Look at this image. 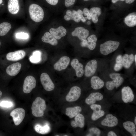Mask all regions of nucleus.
<instances>
[{
  "label": "nucleus",
  "mask_w": 136,
  "mask_h": 136,
  "mask_svg": "<svg viewBox=\"0 0 136 136\" xmlns=\"http://www.w3.org/2000/svg\"><path fill=\"white\" fill-rule=\"evenodd\" d=\"M46 108L44 100L41 97H37L33 103L32 105V113L35 117H42L44 115V112Z\"/></svg>",
  "instance_id": "f257e3e1"
},
{
  "label": "nucleus",
  "mask_w": 136,
  "mask_h": 136,
  "mask_svg": "<svg viewBox=\"0 0 136 136\" xmlns=\"http://www.w3.org/2000/svg\"><path fill=\"white\" fill-rule=\"evenodd\" d=\"M29 12L31 19L34 21L39 22L43 20L44 11L38 5L35 4L31 5L29 7Z\"/></svg>",
  "instance_id": "f03ea898"
},
{
  "label": "nucleus",
  "mask_w": 136,
  "mask_h": 136,
  "mask_svg": "<svg viewBox=\"0 0 136 136\" xmlns=\"http://www.w3.org/2000/svg\"><path fill=\"white\" fill-rule=\"evenodd\" d=\"M120 44L119 42L117 41L112 40L106 41L100 45V52L104 55H107L116 50Z\"/></svg>",
  "instance_id": "7ed1b4c3"
},
{
  "label": "nucleus",
  "mask_w": 136,
  "mask_h": 136,
  "mask_svg": "<svg viewBox=\"0 0 136 136\" xmlns=\"http://www.w3.org/2000/svg\"><path fill=\"white\" fill-rule=\"evenodd\" d=\"M25 113V110L21 108H16L11 112L10 115L12 117L15 125H18L21 123L24 118Z\"/></svg>",
  "instance_id": "20e7f679"
},
{
  "label": "nucleus",
  "mask_w": 136,
  "mask_h": 136,
  "mask_svg": "<svg viewBox=\"0 0 136 136\" xmlns=\"http://www.w3.org/2000/svg\"><path fill=\"white\" fill-rule=\"evenodd\" d=\"M40 80L44 89L47 91H51L55 88V85L49 75L45 73L41 75Z\"/></svg>",
  "instance_id": "39448f33"
},
{
  "label": "nucleus",
  "mask_w": 136,
  "mask_h": 136,
  "mask_svg": "<svg viewBox=\"0 0 136 136\" xmlns=\"http://www.w3.org/2000/svg\"><path fill=\"white\" fill-rule=\"evenodd\" d=\"M36 81L35 78L31 76H28L25 78L24 81L23 90L25 93H30L35 87Z\"/></svg>",
  "instance_id": "423d86ee"
},
{
  "label": "nucleus",
  "mask_w": 136,
  "mask_h": 136,
  "mask_svg": "<svg viewBox=\"0 0 136 136\" xmlns=\"http://www.w3.org/2000/svg\"><path fill=\"white\" fill-rule=\"evenodd\" d=\"M81 90L77 86L71 87L66 97V100L69 102L75 101L77 100L81 94Z\"/></svg>",
  "instance_id": "0eeeda50"
},
{
  "label": "nucleus",
  "mask_w": 136,
  "mask_h": 136,
  "mask_svg": "<svg viewBox=\"0 0 136 136\" xmlns=\"http://www.w3.org/2000/svg\"><path fill=\"white\" fill-rule=\"evenodd\" d=\"M97 38L96 36L92 34L89 36L87 39H84L80 43L81 46L82 47H87L91 50L95 48Z\"/></svg>",
  "instance_id": "6e6552de"
},
{
  "label": "nucleus",
  "mask_w": 136,
  "mask_h": 136,
  "mask_svg": "<svg viewBox=\"0 0 136 136\" xmlns=\"http://www.w3.org/2000/svg\"><path fill=\"white\" fill-rule=\"evenodd\" d=\"M122 98L123 101L125 103L131 102L134 98V96L131 88L128 86L123 87L121 91Z\"/></svg>",
  "instance_id": "1a4fd4ad"
},
{
  "label": "nucleus",
  "mask_w": 136,
  "mask_h": 136,
  "mask_svg": "<svg viewBox=\"0 0 136 136\" xmlns=\"http://www.w3.org/2000/svg\"><path fill=\"white\" fill-rule=\"evenodd\" d=\"M97 67V63L95 59L89 61L86 64L84 73L85 76L90 77L93 75L95 73Z\"/></svg>",
  "instance_id": "9d476101"
},
{
  "label": "nucleus",
  "mask_w": 136,
  "mask_h": 136,
  "mask_svg": "<svg viewBox=\"0 0 136 136\" xmlns=\"http://www.w3.org/2000/svg\"><path fill=\"white\" fill-rule=\"evenodd\" d=\"M118 123L117 118L112 114H108L101 122V124L104 126L113 127L117 125Z\"/></svg>",
  "instance_id": "9b49d317"
},
{
  "label": "nucleus",
  "mask_w": 136,
  "mask_h": 136,
  "mask_svg": "<svg viewBox=\"0 0 136 136\" xmlns=\"http://www.w3.org/2000/svg\"><path fill=\"white\" fill-rule=\"evenodd\" d=\"M25 52L20 50L7 53L6 58L7 60L11 61H16L23 59L25 56Z\"/></svg>",
  "instance_id": "f8f14e48"
},
{
  "label": "nucleus",
  "mask_w": 136,
  "mask_h": 136,
  "mask_svg": "<svg viewBox=\"0 0 136 136\" xmlns=\"http://www.w3.org/2000/svg\"><path fill=\"white\" fill-rule=\"evenodd\" d=\"M73 36L77 37L82 41L86 39L89 35V31L84 28L79 27H77L71 33Z\"/></svg>",
  "instance_id": "ddd939ff"
},
{
  "label": "nucleus",
  "mask_w": 136,
  "mask_h": 136,
  "mask_svg": "<svg viewBox=\"0 0 136 136\" xmlns=\"http://www.w3.org/2000/svg\"><path fill=\"white\" fill-rule=\"evenodd\" d=\"M112 81H108L106 83V87L109 90H113L115 87L117 88L123 83L124 81L123 78L121 76L116 77Z\"/></svg>",
  "instance_id": "4468645a"
},
{
  "label": "nucleus",
  "mask_w": 136,
  "mask_h": 136,
  "mask_svg": "<svg viewBox=\"0 0 136 136\" xmlns=\"http://www.w3.org/2000/svg\"><path fill=\"white\" fill-rule=\"evenodd\" d=\"M70 60L68 56H65L61 57L54 65L56 70L60 71L66 69L70 63Z\"/></svg>",
  "instance_id": "2eb2a0df"
},
{
  "label": "nucleus",
  "mask_w": 136,
  "mask_h": 136,
  "mask_svg": "<svg viewBox=\"0 0 136 136\" xmlns=\"http://www.w3.org/2000/svg\"><path fill=\"white\" fill-rule=\"evenodd\" d=\"M72 67L75 70L76 75L79 78L81 77L84 74L83 66L79 63L78 59H73L71 62Z\"/></svg>",
  "instance_id": "dca6fc26"
},
{
  "label": "nucleus",
  "mask_w": 136,
  "mask_h": 136,
  "mask_svg": "<svg viewBox=\"0 0 136 136\" xmlns=\"http://www.w3.org/2000/svg\"><path fill=\"white\" fill-rule=\"evenodd\" d=\"M50 33L57 40H59L64 36L67 33L66 29L63 26H60L57 28H52L49 30Z\"/></svg>",
  "instance_id": "f3484780"
},
{
  "label": "nucleus",
  "mask_w": 136,
  "mask_h": 136,
  "mask_svg": "<svg viewBox=\"0 0 136 136\" xmlns=\"http://www.w3.org/2000/svg\"><path fill=\"white\" fill-rule=\"evenodd\" d=\"M103 98L102 94L99 92L91 93L86 99L85 102L88 105L95 104L96 101L102 100Z\"/></svg>",
  "instance_id": "a211bd4d"
},
{
  "label": "nucleus",
  "mask_w": 136,
  "mask_h": 136,
  "mask_svg": "<svg viewBox=\"0 0 136 136\" xmlns=\"http://www.w3.org/2000/svg\"><path fill=\"white\" fill-rule=\"evenodd\" d=\"M21 67V65L19 62L13 64L7 68V73L11 76H14L17 75L19 72Z\"/></svg>",
  "instance_id": "6ab92c4d"
},
{
  "label": "nucleus",
  "mask_w": 136,
  "mask_h": 136,
  "mask_svg": "<svg viewBox=\"0 0 136 136\" xmlns=\"http://www.w3.org/2000/svg\"><path fill=\"white\" fill-rule=\"evenodd\" d=\"M74 121L71 122V126L74 128L79 127L83 128L85 124V118L84 116L79 113L76 115L74 118Z\"/></svg>",
  "instance_id": "aec40b11"
},
{
  "label": "nucleus",
  "mask_w": 136,
  "mask_h": 136,
  "mask_svg": "<svg viewBox=\"0 0 136 136\" xmlns=\"http://www.w3.org/2000/svg\"><path fill=\"white\" fill-rule=\"evenodd\" d=\"M91 87L94 89L98 90L101 89L104 86V82L99 77L94 76H92L90 80Z\"/></svg>",
  "instance_id": "412c9836"
},
{
  "label": "nucleus",
  "mask_w": 136,
  "mask_h": 136,
  "mask_svg": "<svg viewBox=\"0 0 136 136\" xmlns=\"http://www.w3.org/2000/svg\"><path fill=\"white\" fill-rule=\"evenodd\" d=\"M7 7L10 13L13 14H17L20 9L18 0H9Z\"/></svg>",
  "instance_id": "4be33fe9"
},
{
  "label": "nucleus",
  "mask_w": 136,
  "mask_h": 136,
  "mask_svg": "<svg viewBox=\"0 0 136 136\" xmlns=\"http://www.w3.org/2000/svg\"><path fill=\"white\" fill-rule=\"evenodd\" d=\"M41 40L43 42L49 43L53 46H56L58 43L57 39L50 33L48 32L44 34L41 38Z\"/></svg>",
  "instance_id": "5701e85b"
},
{
  "label": "nucleus",
  "mask_w": 136,
  "mask_h": 136,
  "mask_svg": "<svg viewBox=\"0 0 136 136\" xmlns=\"http://www.w3.org/2000/svg\"><path fill=\"white\" fill-rule=\"evenodd\" d=\"M124 22L128 26L133 27L136 25V13L133 12L128 14L125 18Z\"/></svg>",
  "instance_id": "b1692460"
},
{
  "label": "nucleus",
  "mask_w": 136,
  "mask_h": 136,
  "mask_svg": "<svg viewBox=\"0 0 136 136\" xmlns=\"http://www.w3.org/2000/svg\"><path fill=\"white\" fill-rule=\"evenodd\" d=\"M134 61V56L132 54H125L123 56V66L125 69L129 68Z\"/></svg>",
  "instance_id": "393cba45"
},
{
  "label": "nucleus",
  "mask_w": 136,
  "mask_h": 136,
  "mask_svg": "<svg viewBox=\"0 0 136 136\" xmlns=\"http://www.w3.org/2000/svg\"><path fill=\"white\" fill-rule=\"evenodd\" d=\"M91 19L94 23H97L98 21V17L101 13V9L99 7H93L89 10Z\"/></svg>",
  "instance_id": "a878e982"
},
{
  "label": "nucleus",
  "mask_w": 136,
  "mask_h": 136,
  "mask_svg": "<svg viewBox=\"0 0 136 136\" xmlns=\"http://www.w3.org/2000/svg\"><path fill=\"white\" fill-rule=\"evenodd\" d=\"M66 115L70 118L75 117L81 111V107L78 106L72 107H68L66 109Z\"/></svg>",
  "instance_id": "bb28decb"
},
{
  "label": "nucleus",
  "mask_w": 136,
  "mask_h": 136,
  "mask_svg": "<svg viewBox=\"0 0 136 136\" xmlns=\"http://www.w3.org/2000/svg\"><path fill=\"white\" fill-rule=\"evenodd\" d=\"M123 126L124 129L132 136H136V125L133 122L127 121L124 122Z\"/></svg>",
  "instance_id": "cd10ccee"
},
{
  "label": "nucleus",
  "mask_w": 136,
  "mask_h": 136,
  "mask_svg": "<svg viewBox=\"0 0 136 136\" xmlns=\"http://www.w3.org/2000/svg\"><path fill=\"white\" fill-rule=\"evenodd\" d=\"M34 128L36 132L42 134H47L50 131V128L48 124L44 126H42L39 124H37L34 126Z\"/></svg>",
  "instance_id": "c85d7f7f"
},
{
  "label": "nucleus",
  "mask_w": 136,
  "mask_h": 136,
  "mask_svg": "<svg viewBox=\"0 0 136 136\" xmlns=\"http://www.w3.org/2000/svg\"><path fill=\"white\" fill-rule=\"evenodd\" d=\"M11 27V24L8 22H4L0 23V36H4L6 35Z\"/></svg>",
  "instance_id": "c756f323"
},
{
  "label": "nucleus",
  "mask_w": 136,
  "mask_h": 136,
  "mask_svg": "<svg viewBox=\"0 0 136 136\" xmlns=\"http://www.w3.org/2000/svg\"><path fill=\"white\" fill-rule=\"evenodd\" d=\"M64 18L66 21L73 20L77 23L79 22L81 20L77 11L75 10H73L72 14L70 16L66 14L65 15Z\"/></svg>",
  "instance_id": "7c9ffc66"
},
{
  "label": "nucleus",
  "mask_w": 136,
  "mask_h": 136,
  "mask_svg": "<svg viewBox=\"0 0 136 136\" xmlns=\"http://www.w3.org/2000/svg\"><path fill=\"white\" fill-rule=\"evenodd\" d=\"M116 62L114 69L115 71H118L120 70L123 66L122 55H118L116 58Z\"/></svg>",
  "instance_id": "2f4dec72"
},
{
  "label": "nucleus",
  "mask_w": 136,
  "mask_h": 136,
  "mask_svg": "<svg viewBox=\"0 0 136 136\" xmlns=\"http://www.w3.org/2000/svg\"><path fill=\"white\" fill-rule=\"evenodd\" d=\"M41 53L39 51H34L32 55L29 57L30 61L32 63H36L39 62L41 60Z\"/></svg>",
  "instance_id": "473e14b6"
},
{
  "label": "nucleus",
  "mask_w": 136,
  "mask_h": 136,
  "mask_svg": "<svg viewBox=\"0 0 136 136\" xmlns=\"http://www.w3.org/2000/svg\"><path fill=\"white\" fill-rule=\"evenodd\" d=\"M105 113L104 111L101 109L98 111H93L91 115V119L93 121H96L103 116Z\"/></svg>",
  "instance_id": "72a5a7b5"
},
{
  "label": "nucleus",
  "mask_w": 136,
  "mask_h": 136,
  "mask_svg": "<svg viewBox=\"0 0 136 136\" xmlns=\"http://www.w3.org/2000/svg\"><path fill=\"white\" fill-rule=\"evenodd\" d=\"M89 131L90 133L92 135L95 134L97 136H100L101 133V131L100 129L96 127L91 128L89 129Z\"/></svg>",
  "instance_id": "f704fd0d"
},
{
  "label": "nucleus",
  "mask_w": 136,
  "mask_h": 136,
  "mask_svg": "<svg viewBox=\"0 0 136 136\" xmlns=\"http://www.w3.org/2000/svg\"><path fill=\"white\" fill-rule=\"evenodd\" d=\"M16 37L18 38L26 39L29 37L28 33L24 32H21L17 33L16 35Z\"/></svg>",
  "instance_id": "c9c22d12"
},
{
  "label": "nucleus",
  "mask_w": 136,
  "mask_h": 136,
  "mask_svg": "<svg viewBox=\"0 0 136 136\" xmlns=\"http://www.w3.org/2000/svg\"><path fill=\"white\" fill-rule=\"evenodd\" d=\"M82 12L83 16L85 17L87 19L90 20L91 19L89 10L88 8H84Z\"/></svg>",
  "instance_id": "e433bc0d"
},
{
  "label": "nucleus",
  "mask_w": 136,
  "mask_h": 136,
  "mask_svg": "<svg viewBox=\"0 0 136 136\" xmlns=\"http://www.w3.org/2000/svg\"><path fill=\"white\" fill-rule=\"evenodd\" d=\"M13 105L12 103L10 101H3L0 103V106L2 107L9 108L12 107Z\"/></svg>",
  "instance_id": "4c0bfd02"
},
{
  "label": "nucleus",
  "mask_w": 136,
  "mask_h": 136,
  "mask_svg": "<svg viewBox=\"0 0 136 136\" xmlns=\"http://www.w3.org/2000/svg\"><path fill=\"white\" fill-rule=\"evenodd\" d=\"M90 107L93 111H99L102 108L100 105L95 104L91 105Z\"/></svg>",
  "instance_id": "58836bf2"
},
{
  "label": "nucleus",
  "mask_w": 136,
  "mask_h": 136,
  "mask_svg": "<svg viewBox=\"0 0 136 136\" xmlns=\"http://www.w3.org/2000/svg\"><path fill=\"white\" fill-rule=\"evenodd\" d=\"M79 16L80 20L83 22H85L87 19L83 15L82 11L80 9H78L77 11Z\"/></svg>",
  "instance_id": "ea45409f"
},
{
  "label": "nucleus",
  "mask_w": 136,
  "mask_h": 136,
  "mask_svg": "<svg viewBox=\"0 0 136 136\" xmlns=\"http://www.w3.org/2000/svg\"><path fill=\"white\" fill-rule=\"evenodd\" d=\"M76 0H65V5L67 7H70L74 4Z\"/></svg>",
  "instance_id": "a19ab883"
},
{
  "label": "nucleus",
  "mask_w": 136,
  "mask_h": 136,
  "mask_svg": "<svg viewBox=\"0 0 136 136\" xmlns=\"http://www.w3.org/2000/svg\"><path fill=\"white\" fill-rule=\"evenodd\" d=\"M121 76L120 74L118 73H111L109 75L110 78L113 80L118 76Z\"/></svg>",
  "instance_id": "79ce46f5"
},
{
  "label": "nucleus",
  "mask_w": 136,
  "mask_h": 136,
  "mask_svg": "<svg viewBox=\"0 0 136 136\" xmlns=\"http://www.w3.org/2000/svg\"><path fill=\"white\" fill-rule=\"evenodd\" d=\"M46 1L48 4L52 5H56L58 2V0H46Z\"/></svg>",
  "instance_id": "37998d69"
},
{
  "label": "nucleus",
  "mask_w": 136,
  "mask_h": 136,
  "mask_svg": "<svg viewBox=\"0 0 136 136\" xmlns=\"http://www.w3.org/2000/svg\"><path fill=\"white\" fill-rule=\"evenodd\" d=\"M108 136H117V135L116 133L114 131H109L108 134Z\"/></svg>",
  "instance_id": "c03bdc74"
},
{
  "label": "nucleus",
  "mask_w": 136,
  "mask_h": 136,
  "mask_svg": "<svg viewBox=\"0 0 136 136\" xmlns=\"http://www.w3.org/2000/svg\"><path fill=\"white\" fill-rule=\"evenodd\" d=\"M135 0H125V2L127 4H131L133 3Z\"/></svg>",
  "instance_id": "a18cd8bd"
},
{
  "label": "nucleus",
  "mask_w": 136,
  "mask_h": 136,
  "mask_svg": "<svg viewBox=\"0 0 136 136\" xmlns=\"http://www.w3.org/2000/svg\"><path fill=\"white\" fill-rule=\"evenodd\" d=\"M119 0H112V1L113 3H114L116 2Z\"/></svg>",
  "instance_id": "49530a36"
},
{
  "label": "nucleus",
  "mask_w": 136,
  "mask_h": 136,
  "mask_svg": "<svg viewBox=\"0 0 136 136\" xmlns=\"http://www.w3.org/2000/svg\"><path fill=\"white\" fill-rule=\"evenodd\" d=\"M136 54H135V55L134 56V60L135 61V64H136Z\"/></svg>",
  "instance_id": "de8ad7c7"
},
{
  "label": "nucleus",
  "mask_w": 136,
  "mask_h": 136,
  "mask_svg": "<svg viewBox=\"0 0 136 136\" xmlns=\"http://www.w3.org/2000/svg\"><path fill=\"white\" fill-rule=\"evenodd\" d=\"M93 135L91 134L90 133H89L87 134L86 135V136H93Z\"/></svg>",
  "instance_id": "09e8293b"
},
{
  "label": "nucleus",
  "mask_w": 136,
  "mask_h": 136,
  "mask_svg": "<svg viewBox=\"0 0 136 136\" xmlns=\"http://www.w3.org/2000/svg\"><path fill=\"white\" fill-rule=\"evenodd\" d=\"M134 123L135 125H136V117L135 116L134 119Z\"/></svg>",
  "instance_id": "8fccbe9b"
},
{
  "label": "nucleus",
  "mask_w": 136,
  "mask_h": 136,
  "mask_svg": "<svg viewBox=\"0 0 136 136\" xmlns=\"http://www.w3.org/2000/svg\"><path fill=\"white\" fill-rule=\"evenodd\" d=\"M2 95V92L0 90V98L1 97Z\"/></svg>",
  "instance_id": "3c124183"
},
{
  "label": "nucleus",
  "mask_w": 136,
  "mask_h": 136,
  "mask_svg": "<svg viewBox=\"0 0 136 136\" xmlns=\"http://www.w3.org/2000/svg\"><path fill=\"white\" fill-rule=\"evenodd\" d=\"M87 23L88 25H90L91 24V22L90 21H88L87 22Z\"/></svg>",
  "instance_id": "603ef678"
},
{
  "label": "nucleus",
  "mask_w": 136,
  "mask_h": 136,
  "mask_svg": "<svg viewBox=\"0 0 136 136\" xmlns=\"http://www.w3.org/2000/svg\"><path fill=\"white\" fill-rule=\"evenodd\" d=\"M3 2L2 0H0V4H1Z\"/></svg>",
  "instance_id": "864d4df0"
},
{
  "label": "nucleus",
  "mask_w": 136,
  "mask_h": 136,
  "mask_svg": "<svg viewBox=\"0 0 136 136\" xmlns=\"http://www.w3.org/2000/svg\"><path fill=\"white\" fill-rule=\"evenodd\" d=\"M83 0L84 1H89L90 0Z\"/></svg>",
  "instance_id": "5fc2aeb1"
},
{
  "label": "nucleus",
  "mask_w": 136,
  "mask_h": 136,
  "mask_svg": "<svg viewBox=\"0 0 136 136\" xmlns=\"http://www.w3.org/2000/svg\"><path fill=\"white\" fill-rule=\"evenodd\" d=\"M121 1H124V0H120Z\"/></svg>",
  "instance_id": "6e6d98bb"
},
{
  "label": "nucleus",
  "mask_w": 136,
  "mask_h": 136,
  "mask_svg": "<svg viewBox=\"0 0 136 136\" xmlns=\"http://www.w3.org/2000/svg\"><path fill=\"white\" fill-rule=\"evenodd\" d=\"M1 43L0 41V45H1Z\"/></svg>",
  "instance_id": "4d7b16f0"
},
{
  "label": "nucleus",
  "mask_w": 136,
  "mask_h": 136,
  "mask_svg": "<svg viewBox=\"0 0 136 136\" xmlns=\"http://www.w3.org/2000/svg\"><path fill=\"white\" fill-rule=\"evenodd\" d=\"M64 136H67V135H64Z\"/></svg>",
  "instance_id": "13d9d810"
}]
</instances>
